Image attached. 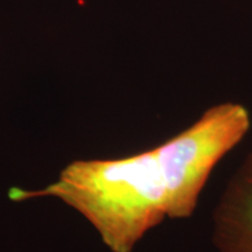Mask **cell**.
<instances>
[{
	"instance_id": "obj_1",
	"label": "cell",
	"mask_w": 252,
	"mask_h": 252,
	"mask_svg": "<svg viewBox=\"0 0 252 252\" xmlns=\"http://www.w3.org/2000/svg\"><path fill=\"white\" fill-rule=\"evenodd\" d=\"M55 197L80 213L112 252H131L163 219H179L186 203L180 161L165 145L118 159L76 160L40 189L11 188L23 202Z\"/></svg>"
},
{
	"instance_id": "obj_2",
	"label": "cell",
	"mask_w": 252,
	"mask_h": 252,
	"mask_svg": "<svg viewBox=\"0 0 252 252\" xmlns=\"http://www.w3.org/2000/svg\"><path fill=\"white\" fill-rule=\"evenodd\" d=\"M220 252H252V153L226 186L214 215Z\"/></svg>"
}]
</instances>
